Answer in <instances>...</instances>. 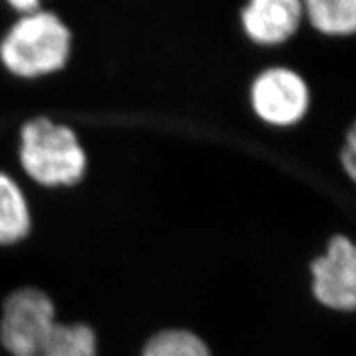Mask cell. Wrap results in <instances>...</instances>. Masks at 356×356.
Listing matches in <instances>:
<instances>
[{
	"mask_svg": "<svg viewBox=\"0 0 356 356\" xmlns=\"http://www.w3.org/2000/svg\"><path fill=\"white\" fill-rule=\"evenodd\" d=\"M8 6H10L13 10L19 13L20 17L30 15V13H35L40 10V3L37 2V0H10V2H8Z\"/></svg>",
	"mask_w": 356,
	"mask_h": 356,
	"instance_id": "obj_11",
	"label": "cell"
},
{
	"mask_svg": "<svg viewBox=\"0 0 356 356\" xmlns=\"http://www.w3.org/2000/svg\"><path fill=\"white\" fill-rule=\"evenodd\" d=\"M341 163L343 168L348 173L351 180H355V172H356V132L355 127H351L346 136V145L343 147V152H341Z\"/></svg>",
	"mask_w": 356,
	"mask_h": 356,
	"instance_id": "obj_10",
	"label": "cell"
},
{
	"mask_svg": "<svg viewBox=\"0 0 356 356\" xmlns=\"http://www.w3.org/2000/svg\"><path fill=\"white\" fill-rule=\"evenodd\" d=\"M71 33L53 12L42 10L20 17L0 40V63L19 78H38L66 65Z\"/></svg>",
	"mask_w": 356,
	"mask_h": 356,
	"instance_id": "obj_2",
	"label": "cell"
},
{
	"mask_svg": "<svg viewBox=\"0 0 356 356\" xmlns=\"http://www.w3.org/2000/svg\"><path fill=\"white\" fill-rule=\"evenodd\" d=\"M142 356H213L208 345L193 332L173 328L163 330L147 341Z\"/></svg>",
	"mask_w": 356,
	"mask_h": 356,
	"instance_id": "obj_9",
	"label": "cell"
},
{
	"mask_svg": "<svg viewBox=\"0 0 356 356\" xmlns=\"http://www.w3.org/2000/svg\"><path fill=\"white\" fill-rule=\"evenodd\" d=\"M254 113L273 126L287 127L304 119L310 95L300 74L289 68H269L252 83Z\"/></svg>",
	"mask_w": 356,
	"mask_h": 356,
	"instance_id": "obj_5",
	"label": "cell"
},
{
	"mask_svg": "<svg viewBox=\"0 0 356 356\" xmlns=\"http://www.w3.org/2000/svg\"><path fill=\"white\" fill-rule=\"evenodd\" d=\"M304 6L299 0H254L241 13L248 37L261 44L286 42L299 29Z\"/></svg>",
	"mask_w": 356,
	"mask_h": 356,
	"instance_id": "obj_6",
	"label": "cell"
},
{
	"mask_svg": "<svg viewBox=\"0 0 356 356\" xmlns=\"http://www.w3.org/2000/svg\"><path fill=\"white\" fill-rule=\"evenodd\" d=\"M304 8L312 26L325 35H350L356 30L355 0H307Z\"/></svg>",
	"mask_w": 356,
	"mask_h": 356,
	"instance_id": "obj_8",
	"label": "cell"
},
{
	"mask_svg": "<svg viewBox=\"0 0 356 356\" xmlns=\"http://www.w3.org/2000/svg\"><path fill=\"white\" fill-rule=\"evenodd\" d=\"M30 208L24 191L10 175L0 172V246H12L29 236Z\"/></svg>",
	"mask_w": 356,
	"mask_h": 356,
	"instance_id": "obj_7",
	"label": "cell"
},
{
	"mask_svg": "<svg viewBox=\"0 0 356 356\" xmlns=\"http://www.w3.org/2000/svg\"><path fill=\"white\" fill-rule=\"evenodd\" d=\"M312 292L320 304L338 312L356 305V249L346 236H333L327 252L312 261Z\"/></svg>",
	"mask_w": 356,
	"mask_h": 356,
	"instance_id": "obj_4",
	"label": "cell"
},
{
	"mask_svg": "<svg viewBox=\"0 0 356 356\" xmlns=\"http://www.w3.org/2000/svg\"><path fill=\"white\" fill-rule=\"evenodd\" d=\"M0 343L10 356H97L96 332L86 323L56 322L43 291L22 287L3 300Z\"/></svg>",
	"mask_w": 356,
	"mask_h": 356,
	"instance_id": "obj_1",
	"label": "cell"
},
{
	"mask_svg": "<svg viewBox=\"0 0 356 356\" xmlns=\"http://www.w3.org/2000/svg\"><path fill=\"white\" fill-rule=\"evenodd\" d=\"M22 168L43 186L74 185L86 172V154L70 127L35 118L20 131Z\"/></svg>",
	"mask_w": 356,
	"mask_h": 356,
	"instance_id": "obj_3",
	"label": "cell"
}]
</instances>
